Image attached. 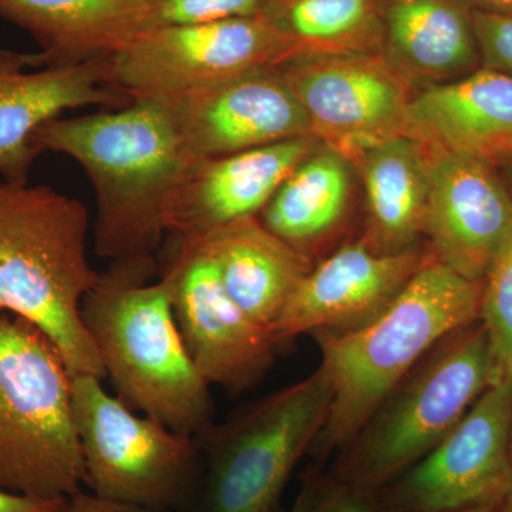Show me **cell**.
Returning a JSON list of instances; mask_svg holds the SVG:
<instances>
[{"label": "cell", "mask_w": 512, "mask_h": 512, "mask_svg": "<svg viewBox=\"0 0 512 512\" xmlns=\"http://www.w3.org/2000/svg\"><path fill=\"white\" fill-rule=\"evenodd\" d=\"M156 256L117 259L84 296L82 319L127 406L197 437L212 423L210 384L195 369L173 308L174 279Z\"/></svg>", "instance_id": "7a4b0ae2"}, {"label": "cell", "mask_w": 512, "mask_h": 512, "mask_svg": "<svg viewBox=\"0 0 512 512\" xmlns=\"http://www.w3.org/2000/svg\"><path fill=\"white\" fill-rule=\"evenodd\" d=\"M350 163L322 146L289 174L259 220L276 237L313 262V255L342 227L349 205Z\"/></svg>", "instance_id": "603a6c76"}, {"label": "cell", "mask_w": 512, "mask_h": 512, "mask_svg": "<svg viewBox=\"0 0 512 512\" xmlns=\"http://www.w3.org/2000/svg\"><path fill=\"white\" fill-rule=\"evenodd\" d=\"M84 485L72 373L42 330L0 313V490L69 498Z\"/></svg>", "instance_id": "8992f818"}, {"label": "cell", "mask_w": 512, "mask_h": 512, "mask_svg": "<svg viewBox=\"0 0 512 512\" xmlns=\"http://www.w3.org/2000/svg\"><path fill=\"white\" fill-rule=\"evenodd\" d=\"M512 382L491 384L429 454L379 494L390 512L501 508L512 495Z\"/></svg>", "instance_id": "30bf717a"}, {"label": "cell", "mask_w": 512, "mask_h": 512, "mask_svg": "<svg viewBox=\"0 0 512 512\" xmlns=\"http://www.w3.org/2000/svg\"><path fill=\"white\" fill-rule=\"evenodd\" d=\"M481 295L483 282L468 281L433 258L365 325L313 333L332 386L328 420L311 450L315 464L322 467L342 450L440 340L480 319Z\"/></svg>", "instance_id": "3957f363"}, {"label": "cell", "mask_w": 512, "mask_h": 512, "mask_svg": "<svg viewBox=\"0 0 512 512\" xmlns=\"http://www.w3.org/2000/svg\"><path fill=\"white\" fill-rule=\"evenodd\" d=\"M309 512H390L379 490H367L356 485L333 480L320 474L318 487Z\"/></svg>", "instance_id": "4316f807"}, {"label": "cell", "mask_w": 512, "mask_h": 512, "mask_svg": "<svg viewBox=\"0 0 512 512\" xmlns=\"http://www.w3.org/2000/svg\"><path fill=\"white\" fill-rule=\"evenodd\" d=\"M45 66V57L40 52L20 53L0 47V80L9 74L28 70L29 67L39 69Z\"/></svg>", "instance_id": "4dcf8cb0"}, {"label": "cell", "mask_w": 512, "mask_h": 512, "mask_svg": "<svg viewBox=\"0 0 512 512\" xmlns=\"http://www.w3.org/2000/svg\"><path fill=\"white\" fill-rule=\"evenodd\" d=\"M264 16L288 40L292 57L383 50L379 0H271Z\"/></svg>", "instance_id": "cb8c5ba5"}, {"label": "cell", "mask_w": 512, "mask_h": 512, "mask_svg": "<svg viewBox=\"0 0 512 512\" xmlns=\"http://www.w3.org/2000/svg\"><path fill=\"white\" fill-rule=\"evenodd\" d=\"M319 146L316 138L301 137L192 160L168 205V241L200 239L231 222L259 217L289 174Z\"/></svg>", "instance_id": "2e32d148"}, {"label": "cell", "mask_w": 512, "mask_h": 512, "mask_svg": "<svg viewBox=\"0 0 512 512\" xmlns=\"http://www.w3.org/2000/svg\"><path fill=\"white\" fill-rule=\"evenodd\" d=\"M480 320L490 343L491 384L512 382V221L483 281Z\"/></svg>", "instance_id": "d4e9b609"}, {"label": "cell", "mask_w": 512, "mask_h": 512, "mask_svg": "<svg viewBox=\"0 0 512 512\" xmlns=\"http://www.w3.org/2000/svg\"><path fill=\"white\" fill-rule=\"evenodd\" d=\"M163 100L192 160L312 137L301 103L276 67Z\"/></svg>", "instance_id": "5bb4252c"}, {"label": "cell", "mask_w": 512, "mask_h": 512, "mask_svg": "<svg viewBox=\"0 0 512 512\" xmlns=\"http://www.w3.org/2000/svg\"><path fill=\"white\" fill-rule=\"evenodd\" d=\"M366 190V228L360 241L380 254L419 248L430 190V153L410 136L367 148L353 164Z\"/></svg>", "instance_id": "7402d4cb"}, {"label": "cell", "mask_w": 512, "mask_h": 512, "mask_svg": "<svg viewBox=\"0 0 512 512\" xmlns=\"http://www.w3.org/2000/svg\"><path fill=\"white\" fill-rule=\"evenodd\" d=\"M33 143L40 153L73 158L89 177L97 255L110 262L156 256L168 205L192 161L163 99L50 121Z\"/></svg>", "instance_id": "6da1fadb"}, {"label": "cell", "mask_w": 512, "mask_h": 512, "mask_svg": "<svg viewBox=\"0 0 512 512\" xmlns=\"http://www.w3.org/2000/svg\"><path fill=\"white\" fill-rule=\"evenodd\" d=\"M311 136L350 165L367 148L410 136L413 86L382 53L298 56L276 66Z\"/></svg>", "instance_id": "8fae6325"}, {"label": "cell", "mask_w": 512, "mask_h": 512, "mask_svg": "<svg viewBox=\"0 0 512 512\" xmlns=\"http://www.w3.org/2000/svg\"><path fill=\"white\" fill-rule=\"evenodd\" d=\"M501 508H491V510H477V511H467V512H500Z\"/></svg>", "instance_id": "e575fe53"}, {"label": "cell", "mask_w": 512, "mask_h": 512, "mask_svg": "<svg viewBox=\"0 0 512 512\" xmlns=\"http://www.w3.org/2000/svg\"><path fill=\"white\" fill-rule=\"evenodd\" d=\"M481 67L512 76V16L474 12Z\"/></svg>", "instance_id": "83f0119b"}, {"label": "cell", "mask_w": 512, "mask_h": 512, "mask_svg": "<svg viewBox=\"0 0 512 512\" xmlns=\"http://www.w3.org/2000/svg\"><path fill=\"white\" fill-rule=\"evenodd\" d=\"M59 512H160L144 510V508L130 507L113 501L103 500L96 497L90 491H80V493L66 498L62 510Z\"/></svg>", "instance_id": "f546056e"}, {"label": "cell", "mask_w": 512, "mask_h": 512, "mask_svg": "<svg viewBox=\"0 0 512 512\" xmlns=\"http://www.w3.org/2000/svg\"><path fill=\"white\" fill-rule=\"evenodd\" d=\"M500 512H512V495L508 498L507 503L501 507Z\"/></svg>", "instance_id": "836d02e7"}, {"label": "cell", "mask_w": 512, "mask_h": 512, "mask_svg": "<svg viewBox=\"0 0 512 512\" xmlns=\"http://www.w3.org/2000/svg\"><path fill=\"white\" fill-rule=\"evenodd\" d=\"M163 271L173 276L175 320L202 379L231 393L261 382L278 345L231 298L202 241H168Z\"/></svg>", "instance_id": "7c38bea8"}, {"label": "cell", "mask_w": 512, "mask_h": 512, "mask_svg": "<svg viewBox=\"0 0 512 512\" xmlns=\"http://www.w3.org/2000/svg\"><path fill=\"white\" fill-rule=\"evenodd\" d=\"M379 6L382 55L413 89L456 82L480 69L474 10L464 0H379Z\"/></svg>", "instance_id": "d6986e66"}, {"label": "cell", "mask_w": 512, "mask_h": 512, "mask_svg": "<svg viewBox=\"0 0 512 512\" xmlns=\"http://www.w3.org/2000/svg\"><path fill=\"white\" fill-rule=\"evenodd\" d=\"M332 403L318 369L259 397L198 434L202 481L195 512H278L293 471L311 453Z\"/></svg>", "instance_id": "52a82bcc"}, {"label": "cell", "mask_w": 512, "mask_h": 512, "mask_svg": "<svg viewBox=\"0 0 512 512\" xmlns=\"http://www.w3.org/2000/svg\"><path fill=\"white\" fill-rule=\"evenodd\" d=\"M410 137L430 150L491 164L512 161V76L480 67L456 82L419 90Z\"/></svg>", "instance_id": "ac0fdd59"}, {"label": "cell", "mask_w": 512, "mask_h": 512, "mask_svg": "<svg viewBox=\"0 0 512 512\" xmlns=\"http://www.w3.org/2000/svg\"><path fill=\"white\" fill-rule=\"evenodd\" d=\"M320 474H322V468H320L318 464H312V466L305 471L299 493L296 495L291 510L288 512H309L313 495H315L316 487H318Z\"/></svg>", "instance_id": "1f68e13d"}, {"label": "cell", "mask_w": 512, "mask_h": 512, "mask_svg": "<svg viewBox=\"0 0 512 512\" xmlns=\"http://www.w3.org/2000/svg\"><path fill=\"white\" fill-rule=\"evenodd\" d=\"M511 460H512V424H511Z\"/></svg>", "instance_id": "d590c367"}, {"label": "cell", "mask_w": 512, "mask_h": 512, "mask_svg": "<svg viewBox=\"0 0 512 512\" xmlns=\"http://www.w3.org/2000/svg\"><path fill=\"white\" fill-rule=\"evenodd\" d=\"M151 29L264 16L271 0H147Z\"/></svg>", "instance_id": "484cf974"}, {"label": "cell", "mask_w": 512, "mask_h": 512, "mask_svg": "<svg viewBox=\"0 0 512 512\" xmlns=\"http://www.w3.org/2000/svg\"><path fill=\"white\" fill-rule=\"evenodd\" d=\"M0 18L39 43L46 66L107 59L151 29L147 0H0Z\"/></svg>", "instance_id": "ffe728a7"}, {"label": "cell", "mask_w": 512, "mask_h": 512, "mask_svg": "<svg viewBox=\"0 0 512 512\" xmlns=\"http://www.w3.org/2000/svg\"><path fill=\"white\" fill-rule=\"evenodd\" d=\"M265 16L148 29L107 57L111 87L137 99H175L291 59Z\"/></svg>", "instance_id": "9c48e42d"}, {"label": "cell", "mask_w": 512, "mask_h": 512, "mask_svg": "<svg viewBox=\"0 0 512 512\" xmlns=\"http://www.w3.org/2000/svg\"><path fill=\"white\" fill-rule=\"evenodd\" d=\"M434 255L429 248L380 254L357 239L326 255L302 279L272 328L276 345L322 330L359 328L409 284Z\"/></svg>", "instance_id": "4fadbf2b"}, {"label": "cell", "mask_w": 512, "mask_h": 512, "mask_svg": "<svg viewBox=\"0 0 512 512\" xmlns=\"http://www.w3.org/2000/svg\"><path fill=\"white\" fill-rule=\"evenodd\" d=\"M430 190L424 238L441 264L483 282L512 221V192L494 164L430 150Z\"/></svg>", "instance_id": "9a60e30c"}, {"label": "cell", "mask_w": 512, "mask_h": 512, "mask_svg": "<svg viewBox=\"0 0 512 512\" xmlns=\"http://www.w3.org/2000/svg\"><path fill=\"white\" fill-rule=\"evenodd\" d=\"M192 241V239H191ZM231 298L272 333L313 262L262 224L242 218L200 238Z\"/></svg>", "instance_id": "44dd1931"}, {"label": "cell", "mask_w": 512, "mask_h": 512, "mask_svg": "<svg viewBox=\"0 0 512 512\" xmlns=\"http://www.w3.org/2000/svg\"><path fill=\"white\" fill-rule=\"evenodd\" d=\"M66 498H39L0 490V512H59Z\"/></svg>", "instance_id": "f1b7e54d"}, {"label": "cell", "mask_w": 512, "mask_h": 512, "mask_svg": "<svg viewBox=\"0 0 512 512\" xmlns=\"http://www.w3.org/2000/svg\"><path fill=\"white\" fill-rule=\"evenodd\" d=\"M101 382L72 375L74 429L90 493L144 510H180L201 484L197 437L138 414Z\"/></svg>", "instance_id": "ba28073f"}, {"label": "cell", "mask_w": 512, "mask_h": 512, "mask_svg": "<svg viewBox=\"0 0 512 512\" xmlns=\"http://www.w3.org/2000/svg\"><path fill=\"white\" fill-rule=\"evenodd\" d=\"M106 60L22 70L0 80V178L29 183L30 170L42 154L33 138L66 111L130 103L107 83Z\"/></svg>", "instance_id": "e0dca14e"}, {"label": "cell", "mask_w": 512, "mask_h": 512, "mask_svg": "<svg viewBox=\"0 0 512 512\" xmlns=\"http://www.w3.org/2000/svg\"><path fill=\"white\" fill-rule=\"evenodd\" d=\"M89 212L47 185L0 178V313L33 323L52 340L72 375L104 379L82 319L99 279L87 255Z\"/></svg>", "instance_id": "277c9868"}, {"label": "cell", "mask_w": 512, "mask_h": 512, "mask_svg": "<svg viewBox=\"0 0 512 512\" xmlns=\"http://www.w3.org/2000/svg\"><path fill=\"white\" fill-rule=\"evenodd\" d=\"M474 12L512 16V0H464Z\"/></svg>", "instance_id": "d6a6232c"}, {"label": "cell", "mask_w": 512, "mask_h": 512, "mask_svg": "<svg viewBox=\"0 0 512 512\" xmlns=\"http://www.w3.org/2000/svg\"><path fill=\"white\" fill-rule=\"evenodd\" d=\"M490 386V343L478 319L423 356L333 456L326 476L380 490L429 454Z\"/></svg>", "instance_id": "5b68a950"}]
</instances>
